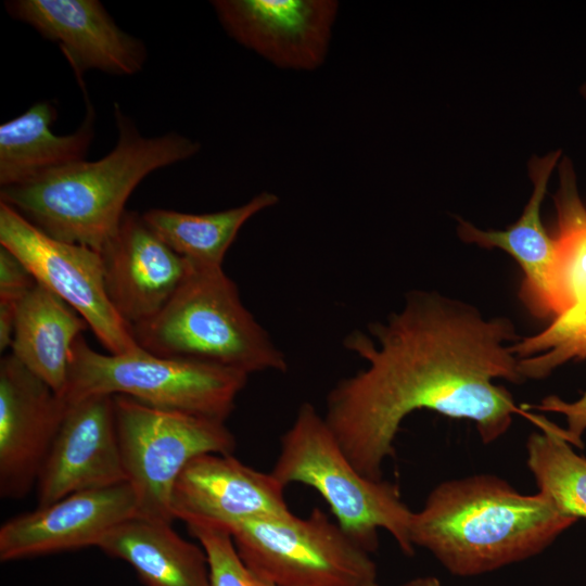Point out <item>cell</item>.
I'll return each instance as SVG.
<instances>
[{
    "label": "cell",
    "mask_w": 586,
    "mask_h": 586,
    "mask_svg": "<svg viewBox=\"0 0 586 586\" xmlns=\"http://www.w3.org/2000/svg\"><path fill=\"white\" fill-rule=\"evenodd\" d=\"M519 340L508 318L484 319L436 292H410L398 311L344 337L366 366L331 388L323 417L353 466L375 481L403 420L418 409L471 420L491 444L514 415L526 416L493 382L525 381L509 345Z\"/></svg>",
    "instance_id": "6da1fadb"
},
{
    "label": "cell",
    "mask_w": 586,
    "mask_h": 586,
    "mask_svg": "<svg viewBox=\"0 0 586 586\" xmlns=\"http://www.w3.org/2000/svg\"><path fill=\"white\" fill-rule=\"evenodd\" d=\"M114 118L117 140L104 157L0 188V201L48 235L100 253L116 233L137 186L151 173L187 161L201 150L200 142L178 132L142 136L116 102Z\"/></svg>",
    "instance_id": "7a4b0ae2"
},
{
    "label": "cell",
    "mask_w": 586,
    "mask_h": 586,
    "mask_svg": "<svg viewBox=\"0 0 586 586\" xmlns=\"http://www.w3.org/2000/svg\"><path fill=\"white\" fill-rule=\"evenodd\" d=\"M575 521L540 492L476 474L436 485L412 512L410 539L451 574L473 576L540 553Z\"/></svg>",
    "instance_id": "3957f363"
},
{
    "label": "cell",
    "mask_w": 586,
    "mask_h": 586,
    "mask_svg": "<svg viewBox=\"0 0 586 586\" xmlns=\"http://www.w3.org/2000/svg\"><path fill=\"white\" fill-rule=\"evenodd\" d=\"M190 265V264H189ZM145 352L214 365L250 375L288 369L284 353L244 306L224 268L191 266L165 306L130 327Z\"/></svg>",
    "instance_id": "277c9868"
},
{
    "label": "cell",
    "mask_w": 586,
    "mask_h": 586,
    "mask_svg": "<svg viewBox=\"0 0 586 586\" xmlns=\"http://www.w3.org/2000/svg\"><path fill=\"white\" fill-rule=\"evenodd\" d=\"M272 475L284 486L307 485L326 500L339 526L361 548L378 547V531L388 532L411 556L412 512L394 484L364 476L344 454L323 415L303 403L280 440Z\"/></svg>",
    "instance_id": "5b68a950"
},
{
    "label": "cell",
    "mask_w": 586,
    "mask_h": 586,
    "mask_svg": "<svg viewBox=\"0 0 586 586\" xmlns=\"http://www.w3.org/2000/svg\"><path fill=\"white\" fill-rule=\"evenodd\" d=\"M247 378L240 371L160 357L142 348L101 354L81 334L71 351L61 397L68 405L91 395H123L151 407L225 421Z\"/></svg>",
    "instance_id": "8992f818"
},
{
    "label": "cell",
    "mask_w": 586,
    "mask_h": 586,
    "mask_svg": "<svg viewBox=\"0 0 586 586\" xmlns=\"http://www.w3.org/2000/svg\"><path fill=\"white\" fill-rule=\"evenodd\" d=\"M114 407L137 515L173 523L171 497L180 473L200 455H231L233 434L224 420L160 409L123 395L114 396Z\"/></svg>",
    "instance_id": "52a82bcc"
},
{
    "label": "cell",
    "mask_w": 586,
    "mask_h": 586,
    "mask_svg": "<svg viewBox=\"0 0 586 586\" xmlns=\"http://www.w3.org/2000/svg\"><path fill=\"white\" fill-rule=\"evenodd\" d=\"M226 528L242 561L277 586H362L377 581L370 552L318 507L305 518L292 513Z\"/></svg>",
    "instance_id": "ba28073f"
},
{
    "label": "cell",
    "mask_w": 586,
    "mask_h": 586,
    "mask_svg": "<svg viewBox=\"0 0 586 586\" xmlns=\"http://www.w3.org/2000/svg\"><path fill=\"white\" fill-rule=\"evenodd\" d=\"M0 245L13 253L38 283L74 308L110 354L141 348L107 296L99 252L48 235L1 201Z\"/></svg>",
    "instance_id": "9c48e42d"
},
{
    "label": "cell",
    "mask_w": 586,
    "mask_h": 586,
    "mask_svg": "<svg viewBox=\"0 0 586 586\" xmlns=\"http://www.w3.org/2000/svg\"><path fill=\"white\" fill-rule=\"evenodd\" d=\"M225 31L272 65L315 71L328 55L339 12L334 0H214Z\"/></svg>",
    "instance_id": "30bf717a"
},
{
    "label": "cell",
    "mask_w": 586,
    "mask_h": 586,
    "mask_svg": "<svg viewBox=\"0 0 586 586\" xmlns=\"http://www.w3.org/2000/svg\"><path fill=\"white\" fill-rule=\"evenodd\" d=\"M10 16L59 44L87 95L84 76L138 74L148 59L144 42L123 30L98 0H11Z\"/></svg>",
    "instance_id": "8fae6325"
},
{
    "label": "cell",
    "mask_w": 586,
    "mask_h": 586,
    "mask_svg": "<svg viewBox=\"0 0 586 586\" xmlns=\"http://www.w3.org/2000/svg\"><path fill=\"white\" fill-rule=\"evenodd\" d=\"M67 405L9 354L0 361V495L25 497L38 475Z\"/></svg>",
    "instance_id": "7c38bea8"
},
{
    "label": "cell",
    "mask_w": 586,
    "mask_h": 586,
    "mask_svg": "<svg viewBox=\"0 0 586 586\" xmlns=\"http://www.w3.org/2000/svg\"><path fill=\"white\" fill-rule=\"evenodd\" d=\"M124 482L114 396L91 395L68 404L37 479L38 507Z\"/></svg>",
    "instance_id": "4fadbf2b"
},
{
    "label": "cell",
    "mask_w": 586,
    "mask_h": 586,
    "mask_svg": "<svg viewBox=\"0 0 586 586\" xmlns=\"http://www.w3.org/2000/svg\"><path fill=\"white\" fill-rule=\"evenodd\" d=\"M137 515L128 482L82 491L21 513L0 527L2 562L98 546L123 521Z\"/></svg>",
    "instance_id": "5bb4252c"
},
{
    "label": "cell",
    "mask_w": 586,
    "mask_h": 586,
    "mask_svg": "<svg viewBox=\"0 0 586 586\" xmlns=\"http://www.w3.org/2000/svg\"><path fill=\"white\" fill-rule=\"evenodd\" d=\"M284 485L231 455L203 454L178 476L171 509L182 522L204 521L221 526L292 514Z\"/></svg>",
    "instance_id": "9a60e30c"
},
{
    "label": "cell",
    "mask_w": 586,
    "mask_h": 586,
    "mask_svg": "<svg viewBox=\"0 0 586 586\" xmlns=\"http://www.w3.org/2000/svg\"><path fill=\"white\" fill-rule=\"evenodd\" d=\"M107 296L133 327L154 317L174 295L190 265L144 221L126 211L119 227L100 252Z\"/></svg>",
    "instance_id": "2e32d148"
},
{
    "label": "cell",
    "mask_w": 586,
    "mask_h": 586,
    "mask_svg": "<svg viewBox=\"0 0 586 586\" xmlns=\"http://www.w3.org/2000/svg\"><path fill=\"white\" fill-rule=\"evenodd\" d=\"M81 125L69 135H55L58 107L38 101L0 125V187L28 182L48 171L85 161L94 137V109L86 95Z\"/></svg>",
    "instance_id": "e0dca14e"
},
{
    "label": "cell",
    "mask_w": 586,
    "mask_h": 586,
    "mask_svg": "<svg viewBox=\"0 0 586 586\" xmlns=\"http://www.w3.org/2000/svg\"><path fill=\"white\" fill-rule=\"evenodd\" d=\"M561 156L553 151L528 162L534 189L521 217L506 230H482L458 218L457 232L467 243L485 249H500L510 254L523 270L520 297L537 318L550 316L547 300V277L551 266L555 240L540 219V207L549 177Z\"/></svg>",
    "instance_id": "ac0fdd59"
},
{
    "label": "cell",
    "mask_w": 586,
    "mask_h": 586,
    "mask_svg": "<svg viewBox=\"0 0 586 586\" xmlns=\"http://www.w3.org/2000/svg\"><path fill=\"white\" fill-rule=\"evenodd\" d=\"M97 547L128 563L144 586H209L204 549L182 538L171 523L133 515L109 531Z\"/></svg>",
    "instance_id": "d6986e66"
},
{
    "label": "cell",
    "mask_w": 586,
    "mask_h": 586,
    "mask_svg": "<svg viewBox=\"0 0 586 586\" xmlns=\"http://www.w3.org/2000/svg\"><path fill=\"white\" fill-rule=\"evenodd\" d=\"M87 328L74 308L37 282L16 306L11 355L61 396L72 347Z\"/></svg>",
    "instance_id": "ffe728a7"
},
{
    "label": "cell",
    "mask_w": 586,
    "mask_h": 586,
    "mask_svg": "<svg viewBox=\"0 0 586 586\" xmlns=\"http://www.w3.org/2000/svg\"><path fill=\"white\" fill-rule=\"evenodd\" d=\"M270 191L225 211L191 214L151 208L142 214L146 225L191 266L221 268L225 255L243 225L256 214L277 205Z\"/></svg>",
    "instance_id": "44dd1931"
},
{
    "label": "cell",
    "mask_w": 586,
    "mask_h": 586,
    "mask_svg": "<svg viewBox=\"0 0 586 586\" xmlns=\"http://www.w3.org/2000/svg\"><path fill=\"white\" fill-rule=\"evenodd\" d=\"M559 180L555 195L558 232L547 277L548 308L555 318L586 303V206L568 157L559 164Z\"/></svg>",
    "instance_id": "7402d4cb"
},
{
    "label": "cell",
    "mask_w": 586,
    "mask_h": 586,
    "mask_svg": "<svg viewBox=\"0 0 586 586\" xmlns=\"http://www.w3.org/2000/svg\"><path fill=\"white\" fill-rule=\"evenodd\" d=\"M526 418L539 430L526 442V462L538 492L561 513L586 519V458L572 449L564 429L530 411Z\"/></svg>",
    "instance_id": "603a6c76"
},
{
    "label": "cell",
    "mask_w": 586,
    "mask_h": 586,
    "mask_svg": "<svg viewBox=\"0 0 586 586\" xmlns=\"http://www.w3.org/2000/svg\"><path fill=\"white\" fill-rule=\"evenodd\" d=\"M524 380H540L564 362L586 358V303L553 318L542 332L510 345Z\"/></svg>",
    "instance_id": "cb8c5ba5"
},
{
    "label": "cell",
    "mask_w": 586,
    "mask_h": 586,
    "mask_svg": "<svg viewBox=\"0 0 586 586\" xmlns=\"http://www.w3.org/2000/svg\"><path fill=\"white\" fill-rule=\"evenodd\" d=\"M184 524L206 553L209 586H277L258 576L242 561L226 527L196 520Z\"/></svg>",
    "instance_id": "d4e9b609"
},
{
    "label": "cell",
    "mask_w": 586,
    "mask_h": 586,
    "mask_svg": "<svg viewBox=\"0 0 586 586\" xmlns=\"http://www.w3.org/2000/svg\"><path fill=\"white\" fill-rule=\"evenodd\" d=\"M36 283L26 266L0 245V303L17 305Z\"/></svg>",
    "instance_id": "484cf974"
},
{
    "label": "cell",
    "mask_w": 586,
    "mask_h": 586,
    "mask_svg": "<svg viewBox=\"0 0 586 586\" xmlns=\"http://www.w3.org/2000/svg\"><path fill=\"white\" fill-rule=\"evenodd\" d=\"M521 408L527 411H550L564 415L568 423L566 429H564L566 441L578 448L584 446L582 435L586 430V392L573 403L551 395L545 397L538 405H523Z\"/></svg>",
    "instance_id": "4316f807"
},
{
    "label": "cell",
    "mask_w": 586,
    "mask_h": 586,
    "mask_svg": "<svg viewBox=\"0 0 586 586\" xmlns=\"http://www.w3.org/2000/svg\"><path fill=\"white\" fill-rule=\"evenodd\" d=\"M400 586H442L440 581L434 576H419L411 578Z\"/></svg>",
    "instance_id": "83f0119b"
},
{
    "label": "cell",
    "mask_w": 586,
    "mask_h": 586,
    "mask_svg": "<svg viewBox=\"0 0 586 586\" xmlns=\"http://www.w3.org/2000/svg\"><path fill=\"white\" fill-rule=\"evenodd\" d=\"M581 93L586 99V84L581 87Z\"/></svg>",
    "instance_id": "f1b7e54d"
},
{
    "label": "cell",
    "mask_w": 586,
    "mask_h": 586,
    "mask_svg": "<svg viewBox=\"0 0 586 586\" xmlns=\"http://www.w3.org/2000/svg\"><path fill=\"white\" fill-rule=\"evenodd\" d=\"M362 586H379L378 582H371V583H368L366 585H362Z\"/></svg>",
    "instance_id": "f546056e"
}]
</instances>
